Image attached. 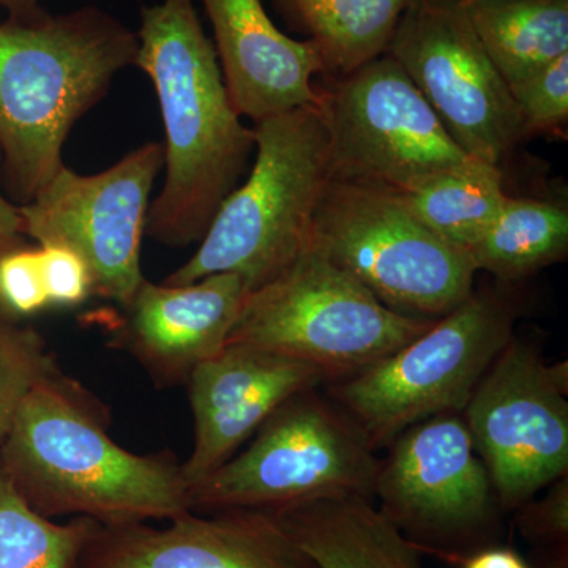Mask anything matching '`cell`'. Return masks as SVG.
<instances>
[{"label":"cell","instance_id":"obj_1","mask_svg":"<svg viewBox=\"0 0 568 568\" xmlns=\"http://www.w3.org/2000/svg\"><path fill=\"white\" fill-rule=\"evenodd\" d=\"M134 65L151 80L164 126L162 190L145 235L170 246L203 241L220 205L237 189L254 151L224 84L213 41L193 0L141 9Z\"/></svg>","mask_w":568,"mask_h":568},{"label":"cell","instance_id":"obj_2","mask_svg":"<svg viewBox=\"0 0 568 568\" xmlns=\"http://www.w3.org/2000/svg\"><path fill=\"white\" fill-rule=\"evenodd\" d=\"M106 420L104 407L58 369L21 403L0 446V467L29 507L51 519L122 526L190 511L181 463L125 450Z\"/></svg>","mask_w":568,"mask_h":568},{"label":"cell","instance_id":"obj_3","mask_svg":"<svg viewBox=\"0 0 568 568\" xmlns=\"http://www.w3.org/2000/svg\"><path fill=\"white\" fill-rule=\"evenodd\" d=\"M136 54V32L97 7L0 24V173L18 205L59 173L71 130Z\"/></svg>","mask_w":568,"mask_h":568},{"label":"cell","instance_id":"obj_4","mask_svg":"<svg viewBox=\"0 0 568 568\" xmlns=\"http://www.w3.org/2000/svg\"><path fill=\"white\" fill-rule=\"evenodd\" d=\"M253 134L248 179L220 205L196 253L162 283L181 286L231 272L252 293L308 248L317 207L335 179L320 106L254 122Z\"/></svg>","mask_w":568,"mask_h":568},{"label":"cell","instance_id":"obj_5","mask_svg":"<svg viewBox=\"0 0 568 568\" xmlns=\"http://www.w3.org/2000/svg\"><path fill=\"white\" fill-rule=\"evenodd\" d=\"M321 387L287 399L244 450L190 485V510L280 514L336 497L375 503L377 450L345 407Z\"/></svg>","mask_w":568,"mask_h":568},{"label":"cell","instance_id":"obj_6","mask_svg":"<svg viewBox=\"0 0 568 568\" xmlns=\"http://www.w3.org/2000/svg\"><path fill=\"white\" fill-rule=\"evenodd\" d=\"M433 323L388 308L308 246L282 274L248 294L226 345L304 362L332 384L394 354Z\"/></svg>","mask_w":568,"mask_h":568},{"label":"cell","instance_id":"obj_7","mask_svg":"<svg viewBox=\"0 0 568 568\" xmlns=\"http://www.w3.org/2000/svg\"><path fill=\"white\" fill-rule=\"evenodd\" d=\"M517 312L491 291H476L413 342L327 392L361 425L376 450L410 426L462 414L481 377L515 335Z\"/></svg>","mask_w":568,"mask_h":568},{"label":"cell","instance_id":"obj_8","mask_svg":"<svg viewBox=\"0 0 568 568\" xmlns=\"http://www.w3.org/2000/svg\"><path fill=\"white\" fill-rule=\"evenodd\" d=\"M310 246L399 315L437 321L476 290L466 253L418 222L398 193L376 186L334 179Z\"/></svg>","mask_w":568,"mask_h":568},{"label":"cell","instance_id":"obj_9","mask_svg":"<svg viewBox=\"0 0 568 568\" xmlns=\"http://www.w3.org/2000/svg\"><path fill=\"white\" fill-rule=\"evenodd\" d=\"M381 458L375 504L424 555L457 566L499 544L503 514L462 414L410 426Z\"/></svg>","mask_w":568,"mask_h":568},{"label":"cell","instance_id":"obj_10","mask_svg":"<svg viewBox=\"0 0 568 568\" xmlns=\"http://www.w3.org/2000/svg\"><path fill=\"white\" fill-rule=\"evenodd\" d=\"M336 181L409 193L473 162L390 54L320 91Z\"/></svg>","mask_w":568,"mask_h":568},{"label":"cell","instance_id":"obj_11","mask_svg":"<svg viewBox=\"0 0 568 568\" xmlns=\"http://www.w3.org/2000/svg\"><path fill=\"white\" fill-rule=\"evenodd\" d=\"M497 504L515 511L568 473V362L514 335L462 413Z\"/></svg>","mask_w":568,"mask_h":568},{"label":"cell","instance_id":"obj_12","mask_svg":"<svg viewBox=\"0 0 568 568\" xmlns=\"http://www.w3.org/2000/svg\"><path fill=\"white\" fill-rule=\"evenodd\" d=\"M386 54L399 63L452 140L499 166L526 138L510 88L459 0H410Z\"/></svg>","mask_w":568,"mask_h":568},{"label":"cell","instance_id":"obj_13","mask_svg":"<svg viewBox=\"0 0 568 568\" xmlns=\"http://www.w3.org/2000/svg\"><path fill=\"white\" fill-rule=\"evenodd\" d=\"M162 168L160 142L102 173L78 174L63 164L31 203L18 205L22 235L77 253L91 272L93 295L125 305L144 280L141 245Z\"/></svg>","mask_w":568,"mask_h":568},{"label":"cell","instance_id":"obj_14","mask_svg":"<svg viewBox=\"0 0 568 568\" xmlns=\"http://www.w3.org/2000/svg\"><path fill=\"white\" fill-rule=\"evenodd\" d=\"M82 568H316L276 515L185 511L164 528L97 526Z\"/></svg>","mask_w":568,"mask_h":568},{"label":"cell","instance_id":"obj_15","mask_svg":"<svg viewBox=\"0 0 568 568\" xmlns=\"http://www.w3.org/2000/svg\"><path fill=\"white\" fill-rule=\"evenodd\" d=\"M324 384L315 366L246 345H226L197 365L185 384L194 428L182 463L189 485L233 458L287 399Z\"/></svg>","mask_w":568,"mask_h":568},{"label":"cell","instance_id":"obj_16","mask_svg":"<svg viewBox=\"0 0 568 568\" xmlns=\"http://www.w3.org/2000/svg\"><path fill=\"white\" fill-rule=\"evenodd\" d=\"M248 294L244 278L231 272L181 286L144 278L121 306L112 342L156 386H185L197 365L226 346Z\"/></svg>","mask_w":568,"mask_h":568},{"label":"cell","instance_id":"obj_17","mask_svg":"<svg viewBox=\"0 0 568 568\" xmlns=\"http://www.w3.org/2000/svg\"><path fill=\"white\" fill-rule=\"evenodd\" d=\"M216 58L233 106L260 122L295 108L320 103L313 78L324 73L310 40L280 31L263 0H203Z\"/></svg>","mask_w":568,"mask_h":568},{"label":"cell","instance_id":"obj_18","mask_svg":"<svg viewBox=\"0 0 568 568\" xmlns=\"http://www.w3.org/2000/svg\"><path fill=\"white\" fill-rule=\"evenodd\" d=\"M274 515L316 568H426L424 552L364 497L315 500Z\"/></svg>","mask_w":568,"mask_h":568},{"label":"cell","instance_id":"obj_19","mask_svg":"<svg viewBox=\"0 0 568 568\" xmlns=\"http://www.w3.org/2000/svg\"><path fill=\"white\" fill-rule=\"evenodd\" d=\"M410 0H275L293 28L308 36L325 74L339 78L386 54Z\"/></svg>","mask_w":568,"mask_h":568},{"label":"cell","instance_id":"obj_20","mask_svg":"<svg viewBox=\"0 0 568 568\" xmlns=\"http://www.w3.org/2000/svg\"><path fill=\"white\" fill-rule=\"evenodd\" d=\"M466 11L508 88L568 54V0H478Z\"/></svg>","mask_w":568,"mask_h":568},{"label":"cell","instance_id":"obj_21","mask_svg":"<svg viewBox=\"0 0 568 568\" xmlns=\"http://www.w3.org/2000/svg\"><path fill=\"white\" fill-rule=\"evenodd\" d=\"M567 252L566 209L548 201L507 197L495 222L466 254L474 271L515 283L560 263Z\"/></svg>","mask_w":568,"mask_h":568},{"label":"cell","instance_id":"obj_22","mask_svg":"<svg viewBox=\"0 0 568 568\" xmlns=\"http://www.w3.org/2000/svg\"><path fill=\"white\" fill-rule=\"evenodd\" d=\"M503 181L499 166L473 160L399 196L440 241L467 253L506 204Z\"/></svg>","mask_w":568,"mask_h":568},{"label":"cell","instance_id":"obj_23","mask_svg":"<svg viewBox=\"0 0 568 568\" xmlns=\"http://www.w3.org/2000/svg\"><path fill=\"white\" fill-rule=\"evenodd\" d=\"M99 523H67L37 514L0 467V568H82V555Z\"/></svg>","mask_w":568,"mask_h":568},{"label":"cell","instance_id":"obj_24","mask_svg":"<svg viewBox=\"0 0 568 568\" xmlns=\"http://www.w3.org/2000/svg\"><path fill=\"white\" fill-rule=\"evenodd\" d=\"M58 369L54 354L36 328L0 320V446L26 396Z\"/></svg>","mask_w":568,"mask_h":568},{"label":"cell","instance_id":"obj_25","mask_svg":"<svg viewBox=\"0 0 568 568\" xmlns=\"http://www.w3.org/2000/svg\"><path fill=\"white\" fill-rule=\"evenodd\" d=\"M526 138L562 130L568 121V54L510 85Z\"/></svg>","mask_w":568,"mask_h":568},{"label":"cell","instance_id":"obj_26","mask_svg":"<svg viewBox=\"0 0 568 568\" xmlns=\"http://www.w3.org/2000/svg\"><path fill=\"white\" fill-rule=\"evenodd\" d=\"M48 308L40 245L22 242L0 252V320L20 323Z\"/></svg>","mask_w":568,"mask_h":568},{"label":"cell","instance_id":"obj_27","mask_svg":"<svg viewBox=\"0 0 568 568\" xmlns=\"http://www.w3.org/2000/svg\"><path fill=\"white\" fill-rule=\"evenodd\" d=\"M523 538L537 549L538 558L568 552V480L549 485L541 499H530L515 510Z\"/></svg>","mask_w":568,"mask_h":568},{"label":"cell","instance_id":"obj_28","mask_svg":"<svg viewBox=\"0 0 568 568\" xmlns=\"http://www.w3.org/2000/svg\"><path fill=\"white\" fill-rule=\"evenodd\" d=\"M51 308L84 304L93 295L91 272L77 253L61 245H40Z\"/></svg>","mask_w":568,"mask_h":568},{"label":"cell","instance_id":"obj_29","mask_svg":"<svg viewBox=\"0 0 568 568\" xmlns=\"http://www.w3.org/2000/svg\"><path fill=\"white\" fill-rule=\"evenodd\" d=\"M459 568H534L515 549L503 545H489L477 549L457 562Z\"/></svg>","mask_w":568,"mask_h":568},{"label":"cell","instance_id":"obj_30","mask_svg":"<svg viewBox=\"0 0 568 568\" xmlns=\"http://www.w3.org/2000/svg\"><path fill=\"white\" fill-rule=\"evenodd\" d=\"M22 222L20 207L3 196L0 190V252L22 244Z\"/></svg>","mask_w":568,"mask_h":568},{"label":"cell","instance_id":"obj_31","mask_svg":"<svg viewBox=\"0 0 568 568\" xmlns=\"http://www.w3.org/2000/svg\"><path fill=\"white\" fill-rule=\"evenodd\" d=\"M0 9L6 10L11 20H29L44 11L41 0H0Z\"/></svg>","mask_w":568,"mask_h":568},{"label":"cell","instance_id":"obj_32","mask_svg":"<svg viewBox=\"0 0 568 568\" xmlns=\"http://www.w3.org/2000/svg\"><path fill=\"white\" fill-rule=\"evenodd\" d=\"M538 568H568V555L549 556L541 558Z\"/></svg>","mask_w":568,"mask_h":568},{"label":"cell","instance_id":"obj_33","mask_svg":"<svg viewBox=\"0 0 568 568\" xmlns=\"http://www.w3.org/2000/svg\"><path fill=\"white\" fill-rule=\"evenodd\" d=\"M459 2H463L465 6H467V3L478 2V0H459Z\"/></svg>","mask_w":568,"mask_h":568}]
</instances>
